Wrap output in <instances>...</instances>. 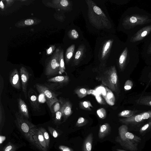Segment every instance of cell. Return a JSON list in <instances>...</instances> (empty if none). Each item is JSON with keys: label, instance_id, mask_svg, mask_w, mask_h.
Instances as JSON below:
<instances>
[{"label": "cell", "instance_id": "52a82bcc", "mask_svg": "<svg viewBox=\"0 0 151 151\" xmlns=\"http://www.w3.org/2000/svg\"><path fill=\"white\" fill-rule=\"evenodd\" d=\"M69 41V46L73 44H79L85 38L83 32L73 22L71 23L67 32Z\"/></svg>", "mask_w": 151, "mask_h": 151}, {"label": "cell", "instance_id": "e0dca14e", "mask_svg": "<svg viewBox=\"0 0 151 151\" xmlns=\"http://www.w3.org/2000/svg\"><path fill=\"white\" fill-rule=\"evenodd\" d=\"M128 55V49L125 47L121 52L119 53L116 59L118 66L121 70H123L125 67Z\"/></svg>", "mask_w": 151, "mask_h": 151}, {"label": "cell", "instance_id": "cb8c5ba5", "mask_svg": "<svg viewBox=\"0 0 151 151\" xmlns=\"http://www.w3.org/2000/svg\"><path fill=\"white\" fill-rule=\"evenodd\" d=\"M126 137L129 139L137 144L141 140V138L127 131L125 134Z\"/></svg>", "mask_w": 151, "mask_h": 151}, {"label": "cell", "instance_id": "f35d334b", "mask_svg": "<svg viewBox=\"0 0 151 151\" xmlns=\"http://www.w3.org/2000/svg\"><path fill=\"white\" fill-rule=\"evenodd\" d=\"M141 114L143 120L149 119L151 120V111L142 113Z\"/></svg>", "mask_w": 151, "mask_h": 151}, {"label": "cell", "instance_id": "4316f807", "mask_svg": "<svg viewBox=\"0 0 151 151\" xmlns=\"http://www.w3.org/2000/svg\"><path fill=\"white\" fill-rule=\"evenodd\" d=\"M75 92L79 97L82 98L87 96L88 93V90L85 88H81L76 89Z\"/></svg>", "mask_w": 151, "mask_h": 151}, {"label": "cell", "instance_id": "8d00e7d4", "mask_svg": "<svg viewBox=\"0 0 151 151\" xmlns=\"http://www.w3.org/2000/svg\"><path fill=\"white\" fill-rule=\"evenodd\" d=\"M133 86L132 82L130 80H127L124 84V88L125 91H127L131 89Z\"/></svg>", "mask_w": 151, "mask_h": 151}, {"label": "cell", "instance_id": "7dc6e473", "mask_svg": "<svg viewBox=\"0 0 151 151\" xmlns=\"http://www.w3.org/2000/svg\"><path fill=\"white\" fill-rule=\"evenodd\" d=\"M0 7L1 9H3L4 7V5L2 1H1L0 2Z\"/></svg>", "mask_w": 151, "mask_h": 151}, {"label": "cell", "instance_id": "ba28073f", "mask_svg": "<svg viewBox=\"0 0 151 151\" xmlns=\"http://www.w3.org/2000/svg\"><path fill=\"white\" fill-rule=\"evenodd\" d=\"M38 91L45 96L47 104L50 109L55 102L59 101L57 95L46 86L40 83H36L34 86Z\"/></svg>", "mask_w": 151, "mask_h": 151}, {"label": "cell", "instance_id": "1f68e13d", "mask_svg": "<svg viewBox=\"0 0 151 151\" xmlns=\"http://www.w3.org/2000/svg\"><path fill=\"white\" fill-rule=\"evenodd\" d=\"M61 105L59 101L55 103L51 106L50 109V111L52 113V114H55L58 111L60 110Z\"/></svg>", "mask_w": 151, "mask_h": 151}, {"label": "cell", "instance_id": "f546056e", "mask_svg": "<svg viewBox=\"0 0 151 151\" xmlns=\"http://www.w3.org/2000/svg\"><path fill=\"white\" fill-rule=\"evenodd\" d=\"M135 112L134 111L126 110L121 111L118 115L121 117L128 118L134 115Z\"/></svg>", "mask_w": 151, "mask_h": 151}, {"label": "cell", "instance_id": "9c48e42d", "mask_svg": "<svg viewBox=\"0 0 151 151\" xmlns=\"http://www.w3.org/2000/svg\"><path fill=\"white\" fill-rule=\"evenodd\" d=\"M69 80V77L67 76H58L48 79L45 85L52 90H56L60 88L64 84L67 83Z\"/></svg>", "mask_w": 151, "mask_h": 151}, {"label": "cell", "instance_id": "ffe728a7", "mask_svg": "<svg viewBox=\"0 0 151 151\" xmlns=\"http://www.w3.org/2000/svg\"><path fill=\"white\" fill-rule=\"evenodd\" d=\"M143 120L141 114L134 115L128 118L121 119L120 121L121 122L126 124H135L139 123Z\"/></svg>", "mask_w": 151, "mask_h": 151}, {"label": "cell", "instance_id": "8992f818", "mask_svg": "<svg viewBox=\"0 0 151 151\" xmlns=\"http://www.w3.org/2000/svg\"><path fill=\"white\" fill-rule=\"evenodd\" d=\"M151 22V19L146 15L134 14L124 17L121 22L122 29H129L137 25L145 24Z\"/></svg>", "mask_w": 151, "mask_h": 151}, {"label": "cell", "instance_id": "836d02e7", "mask_svg": "<svg viewBox=\"0 0 151 151\" xmlns=\"http://www.w3.org/2000/svg\"><path fill=\"white\" fill-rule=\"evenodd\" d=\"M15 146L11 142H9L3 148V151H15Z\"/></svg>", "mask_w": 151, "mask_h": 151}, {"label": "cell", "instance_id": "f1b7e54d", "mask_svg": "<svg viewBox=\"0 0 151 151\" xmlns=\"http://www.w3.org/2000/svg\"><path fill=\"white\" fill-rule=\"evenodd\" d=\"M0 98V124L1 126L4 124L5 121V116L4 110L1 102V98Z\"/></svg>", "mask_w": 151, "mask_h": 151}, {"label": "cell", "instance_id": "60d3db41", "mask_svg": "<svg viewBox=\"0 0 151 151\" xmlns=\"http://www.w3.org/2000/svg\"><path fill=\"white\" fill-rule=\"evenodd\" d=\"M58 148L61 151H73L72 148L63 145L59 146Z\"/></svg>", "mask_w": 151, "mask_h": 151}, {"label": "cell", "instance_id": "d6986e66", "mask_svg": "<svg viewBox=\"0 0 151 151\" xmlns=\"http://www.w3.org/2000/svg\"><path fill=\"white\" fill-rule=\"evenodd\" d=\"M79 44H73L68 47L66 52L65 56L66 63L70 62L72 63L75 51Z\"/></svg>", "mask_w": 151, "mask_h": 151}, {"label": "cell", "instance_id": "4fadbf2b", "mask_svg": "<svg viewBox=\"0 0 151 151\" xmlns=\"http://www.w3.org/2000/svg\"><path fill=\"white\" fill-rule=\"evenodd\" d=\"M20 73L22 84V89L25 98L27 99V87L29 81L30 74L24 67H22L20 69Z\"/></svg>", "mask_w": 151, "mask_h": 151}, {"label": "cell", "instance_id": "7402d4cb", "mask_svg": "<svg viewBox=\"0 0 151 151\" xmlns=\"http://www.w3.org/2000/svg\"><path fill=\"white\" fill-rule=\"evenodd\" d=\"M106 93L105 96L103 95L106 102L110 105L114 104L115 97L111 91L109 89L105 88Z\"/></svg>", "mask_w": 151, "mask_h": 151}, {"label": "cell", "instance_id": "4dcf8cb0", "mask_svg": "<svg viewBox=\"0 0 151 151\" xmlns=\"http://www.w3.org/2000/svg\"><path fill=\"white\" fill-rule=\"evenodd\" d=\"M39 128L42 134L46 141L47 148H48L50 142V138L49 134L44 128L41 127Z\"/></svg>", "mask_w": 151, "mask_h": 151}, {"label": "cell", "instance_id": "2e32d148", "mask_svg": "<svg viewBox=\"0 0 151 151\" xmlns=\"http://www.w3.org/2000/svg\"><path fill=\"white\" fill-rule=\"evenodd\" d=\"M9 79V82L12 86L17 89H20L19 75L17 69H14L10 72Z\"/></svg>", "mask_w": 151, "mask_h": 151}, {"label": "cell", "instance_id": "8fae6325", "mask_svg": "<svg viewBox=\"0 0 151 151\" xmlns=\"http://www.w3.org/2000/svg\"><path fill=\"white\" fill-rule=\"evenodd\" d=\"M59 60L58 57L53 58L45 69V75L48 76L55 75L59 72Z\"/></svg>", "mask_w": 151, "mask_h": 151}, {"label": "cell", "instance_id": "bcb514c9", "mask_svg": "<svg viewBox=\"0 0 151 151\" xmlns=\"http://www.w3.org/2000/svg\"><path fill=\"white\" fill-rule=\"evenodd\" d=\"M52 51V48L51 47H50L47 50V53L48 54H50Z\"/></svg>", "mask_w": 151, "mask_h": 151}, {"label": "cell", "instance_id": "5bb4252c", "mask_svg": "<svg viewBox=\"0 0 151 151\" xmlns=\"http://www.w3.org/2000/svg\"><path fill=\"white\" fill-rule=\"evenodd\" d=\"M27 96L31 106L35 111H38L40 109L38 101L37 94L32 88H30L27 93Z\"/></svg>", "mask_w": 151, "mask_h": 151}, {"label": "cell", "instance_id": "d590c367", "mask_svg": "<svg viewBox=\"0 0 151 151\" xmlns=\"http://www.w3.org/2000/svg\"><path fill=\"white\" fill-rule=\"evenodd\" d=\"M139 103L151 106V97H147L141 99Z\"/></svg>", "mask_w": 151, "mask_h": 151}, {"label": "cell", "instance_id": "277c9868", "mask_svg": "<svg viewBox=\"0 0 151 151\" xmlns=\"http://www.w3.org/2000/svg\"><path fill=\"white\" fill-rule=\"evenodd\" d=\"M93 55L91 46L88 41L85 38L78 46L71 64L74 66H78L83 61L90 59Z\"/></svg>", "mask_w": 151, "mask_h": 151}, {"label": "cell", "instance_id": "7a4b0ae2", "mask_svg": "<svg viewBox=\"0 0 151 151\" xmlns=\"http://www.w3.org/2000/svg\"><path fill=\"white\" fill-rule=\"evenodd\" d=\"M119 40L114 34H104L97 36L93 55L100 67H107L108 62L116 60L119 51Z\"/></svg>", "mask_w": 151, "mask_h": 151}, {"label": "cell", "instance_id": "b9f144b4", "mask_svg": "<svg viewBox=\"0 0 151 151\" xmlns=\"http://www.w3.org/2000/svg\"><path fill=\"white\" fill-rule=\"evenodd\" d=\"M4 82L3 77L0 75V98H1V96L3 91L4 88Z\"/></svg>", "mask_w": 151, "mask_h": 151}, {"label": "cell", "instance_id": "ac0fdd59", "mask_svg": "<svg viewBox=\"0 0 151 151\" xmlns=\"http://www.w3.org/2000/svg\"><path fill=\"white\" fill-rule=\"evenodd\" d=\"M19 113L25 119L29 118L28 109L27 104L20 98L18 99Z\"/></svg>", "mask_w": 151, "mask_h": 151}, {"label": "cell", "instance_id": "9a60e30c", "mask_svg": "<svg viewBox=\"0 0 151 151\" xmlns=\"http://www.w3.org/2000/svg\"><path fill=\"white\" fill-rule=\"evenodd\" d=\"M61 106L60 110L62 112L64 121L65 120L72 114V106L71 104L68 101H63L59 100Z\"/></svg>", "mask_w": 151, "mask_h": 151}, {"label": "cell", "instance_id": "484cf974", "mask_svg": "<svg viewBox=\"0 0 151 151\" xmlns=\"http://www.w3.org/2000/svg\"><path fill=\"white\" fill-rule=\"evenodd\" d=\"M62 51L61 55L60 56L59 60V73L61 74L65 72V63L63 57V52Z\"/></svg>", "mask_w": 151, "mask_h": 151}, {"label": "cell", "instance_id": "74e56055", "mask_svg": "<svg viewBox=\"0 0 151 151\" xmlns=\"http://www.w3.org/2000/svg\"><path fill=\"white\" fill-rule=\"evenodd\" d=\"M151 127V120L148 123L144 125L142 127L140 130V132L141 133L145 132L147 130H149Z\"/></svg>", "mask_w": 151, "mask_h": 151}, {"label": "cell", "instance_id": "5b68a950", "mask_svg": "<svg viewBox=\"0 0 151 151\" xmlns=\"http://www.w3.org/2000/svg\"><path fill=\"white\" fill-rule=\"evenodd\" d=\"M15 115L16 119L15 123L20 131L29 142L36 146L33 138L35 132L37 129L36 126L19 113L16 112Z\"/></svg>", "mask_w": 151, "mask_h": 151}, {"label": "cell", "instance_id": "ee69618b", "mask_svg": "<svg viewBox=\"0 0 151 151\" xmlns=\"http://www.w3.org/2000/svg\"><path fill=\"white\" fill-rule=\"evenodd\" d=\"M0 144H1L5 140L6 137L4 136L1 135L0 136Z\"/></svg>", "mask_w": 151, "mask_h": 151}, {"label": "cell", "instance_id": "6da1fadb", "mask_svg": "<svg viewBox=\"0 0 151 151\" xmlns=\"http://www.w3.org/2000/svg\"><path fill=\"white\" fill-rule=\"evenodd\" d=\"M104 0H82L81 13L89 32L98 36L115 33Z\"/></svg>", "mask_w": 151, "mask_h": 151}, {"label": "cell", "instance_id": "7c38bea8", "mask_svg": "<svg viewBox=\"0 0 151 151\" xmlns=\"http://www.w3.org/2000/svg\"><path fill=\"white\" fill-rule=\"evenodd\" d=\"M151 31V25L145 26L138 31L130 40V42H133L140 41L147 36Z\"/></svg>", "mask_w": 151, "mask_h": 151}, {"label": "cell", "instance_id": "c3c4849f", "mask_svg": "<svg viewBox=\"0 0 151 151\" xmlns=\"http://www.w3.org/2000/svg\"><path fill=\"white\" fill-rule=\"evenodd\" d=\"M117 151H126L123 150H121L120 149H117Z\"/></svg>", "mask_w": 151, "mask_h": 151}, {"label": "cell", "instance_id": "e575fe53", "mask_svg": "<svg viewBox=\"0 0 151 151\" xmlns=\"http://www.w3.org/2000/svg\"><path fill=\"white\" fill-rule=\"evenodd\" d=\"M97 114L99 117L101 119H105L106 116V112L105 109L103 108L98 109L96 111Z\"/></svg>", "mask_w": 151, "mask_h": 151}, {"label": "cell", "instance_id": "7bdbcfd3", "mask_svg": "<svg viewBox=\"0 0 151 151\" xmlns=\"http://www.w3.org/2000/svg\"><path fill=\"white\" fill-rule=\"evenodd\" d=\"M34 22V21L33 20L29 19L26 20L24 22V23L26 25H29L33 24Z\"/></svg>", "mask_w": 151, "mask_h": 151}, {"label": "cell", "instance_id": "ab89813d", "mask_svg": "<svg viewBox=\"0 0 151 151\" xmlns=\"http://www.w3.org/2000/svg\"><path fill=\"white\" fill-rule=\"evenodd\" d=\"M48 130L51 135L54 138H57L59 135V133L53 127L50 126L48 127Z\"/></svg>", "mask_w": 151, "mask_h": 151}, {"label": "cell", "instance_id": "3957f363", "mask_svg": "<svg viewBox=\"0 0 151 151\" xmlns=\"http://www.w3.org/2000/svg\"><path fill=\"white\" fill-rule=\"evenodd\" d=\"M104 68L105 70L98 78L111 91L118 92L119 91L118 79L115 65H114Z\"/></svg>", "mask_w": 151, "mask_h": 151}, {"label": "cell", "instance_id": "f6af8a7d", "mask_svg": "<svg viewBox=\"0 0 151 151\" xmlns=\"http://www.w3.org/2000/svg\"><path fill=\"white\" fill-rule=\"evenodd\" d=\"M147 52L148 54H151V42L148 46Z\"/></svg>", "mask_w": 151, "mask_h": 151}, {"label": "cell", "instance_id": "83f0119b", "mask_svg": "<svg viewBox=\"0 0 151 151\" xmlns=\"http://www.w3.org/2000/svg\"><path fill=\"white\" fill-rule=\"evenodd\" d=\"M79 105L81 109L85 110L91 111V107H93L91 103L89 101L81 102L79 103Z\"/></svg>", "mask_w": 151, "mask_h": 151}, {"label": "cell", "instance_id": "603a6c76", "mask_svg": "<svg viewBox=\"0 0 151 151\" xmlns=\"http://www.w3.org/2000/svg\"><path fill=\"white\" fill-rule=\"evenodd\" d=\"M93 134H90L86 138L83 144V151H91L92 149Z\"/></svg>", "mask_w": 151, "mask_h": 151}, {"label": "cell", "instance_id": "44dd1931", "mask_svg": "<svg viewBox=\"0 0 151 151\" xmlns=\"http://www.w3.org/2000/svg\"><path fill=\"white\" fill-rule=\"evenodd\" d=\"M111 130V127L108 123H106L100 127L98 133V136L99 138H103L106 136Z\"/></svg>", "mask_w": 151, "mask_h": 151}, {"label": "cell", "instance_id": "d6a6232c", "mask_svg": "<svg viewBox=\"0 0 151 151\" xmlns=\"http://www.w3.org/2000/svg\"><path fill=\"white\" fill-rule=\"evenodd\" d=\"M88 121L86 119L83 117L79 118L76 123V126L77 127H80L88 123Z\"/></svg>", "mask_w": 151, "mask_h": 151}, {"label": "cell", "instance_id": "d4e9b609", "mask_svg": "<svg viewBox=\"0 0 151 151\" xmlns=\"http://www.w3.org/2000/svg\"><path fill=\"white\" fill-rule=\"evenodd\" d=\"M52 118L54 123L57 124H59L61 120L63 114L60 110L52 114Z\"/></svg>", "mask_w": 151, "mask_h": 151}, {"label": "cell", "instance_id": "30bf717a", "mask_svg": "<svg viewBox=\"0 0 151 151\" xmlns=\"http://www.w3.org/2000/svg\"><path fill=\"white\" fill-rule=\"evenodd\" d=\"M33 138L36 146L42 151H47V147L42 134L39 128L35 130Z\"/></svg>", "mask_w": 151, "mask_h": 151}]
</instances>
